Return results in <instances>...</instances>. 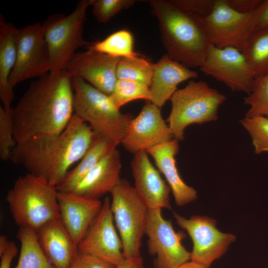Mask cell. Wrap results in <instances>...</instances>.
Segmentation results:
<instances>
[{
	"instance_id": "obj_11",
	"label": "cell",
	"mask_w": 268,
	"mask_h": 268,
	"mask_svg": "<svg viewBox=\"0 0 268 268\" xmlns=\"http://www.w3.org/2000/svg\"><path fill=\"white\" fill-rule=\"evenodd\" d=\"M178 225L185 230L192 239L193 246L190 261L207 268L221 257L233 242L235 236L220 232L214 219L202 216L195 215L189 219L174 212Z\"/></svg>"
},
{
	"instance_id": "obj_5",
	"label": "cell",
	"mask_w": 268,
	"mask_h": 268,
	"mask_svg": "<svg viewBox=\"0 0 268 268\" xmlns=\"http://www.w3.org/2000/svg\"><path fill=\"white\" fill-rule=\"evenodd\" d=\"M74 114L87 123L96 135L105 137L117 146L121 143L130 113H122L109 95L100 91L80 77L71 76Z\"/></svg>"
},
{
	"instance_id": "obj_3",
	"label": "cell",
	"mask_w": 268,
	"mask_h": 268,
	"mask_svg": "<svg viewBox=\"0 0 268 268\" xmlns=\"http://www.w3.org/2000/svg\"><path fill=\"white\" fill-rule=\"evenodd\" d=\"M167 55L187 67H200L212 43L204 17L183 11L167 0H150Z\"/></svg>"
},
{
	"instance_id": "obj_8",
	"label": "cell",
	"mask_w": 268,
	"mask_h": 268,
	"mask_svg": "<svg viewBox=\"0 0 268 268\" xmlns=\"http://www.w3.org/2000/svg\"><path fill=\"white\" fill-rule=\"evenodd\" d=\"M110 193L111 209L124 257L126 259L139 257L148 208L126 180L121 179Z\"/></svg>"
},
{
	"instance_id": "obj_37",
	"label": "cell",
	"mask_w": 268,
	"mask_h": 268,
	"mask_svg": "<svg viewBox=\"0 0 268 268\" xmlns=\"http://www.w3.org/2000/svg\"><path fill=\"white\" fill-rule=\"evenodd\" d=\"M234 10L244 13H251L260 4L261 0H225Z\"/></svg>"
},
{
	"instance_id": "obj_33",
	"label": "cell",
	"mask_w": 268,
	"mask_h": 268,
	"mask_svg": "<svg viewBox=\"0 0 268 268\" xmlns=\"http://www.w3.org/2000/svg\"><path fill=\"white\" fill-rule=\"evenodd\" d=\"M134 0H91L92 13L100 23H105L123 9L135 3Z\"/></svg>"
},
{
	"instance_id": "obj_16",
	"label": "cell",
	"mask_w": 268,
	"mask_h": 268,
	"mask_svg": "<svg viewBox=\"0 0 268 268\" xmlns=\"http://www.w3.org/2000/svg\"><path fill=\"white\" fill-rule=\"evenodd\" d=\"M121 59L88 49L76 53L66 70L71 76L80 77L110 95L118 80L117 68Z\"/></svg>"
},
{
	"instance_id": "obj_19",
	"label": "cell",
	"mask_w": 268,
	"mask_h": 268,
	"mask_svg": "<svg viewBox=\"0 0 268 268\" xmlns=\"http://www.w3.org/2000/svg\"><path fill=\"white\" fill-rule=\"evenodd\" d=\"M39 243L56 268H70L79 251L60 218L50 221L36 231Z\"/></svg>"
},
{
	"instance_id": "obj_18",
	"label": "cell",
	"mask_w": 268,
	"mask_h": 268,
	"mask_svg": "<svg viewBox=\"0 0 268 268\" xmlns=\"http://www.w3.org/2000/svg\"><path fill=\"white\" fill-rule=\"evenodd\" d=\"M60 218L78 245L99 213L103 202L73 192L58 191Z\"/></svg>"
},
{
	"instance_id": "obj_27",
	"label": "cell",
	"mask_w": 268,
	"mask_h": 268,
	"mask_svg": "<svg viewBox=\"0 0 268 268\" xmlns=\"http://www.w3.org/2000/svg\"><path fill=\"white\" fill-rule=\"evenodd\" d=\"M88 49L121 58H132L140 55L134 51V36L127 29H121L101 41L91 43Z\"/></svg>"
},
{
	"instance_id": "obj_35",
	"label": "cell",
	"mask_w": 268,
	"mask_h": 268,
	"mask_svg": "<svg viewBox=\"0 0 268 268\" xmlns=\"http://www.w3.org/2000/svg\"><path fill=\"white\" fill-rule=\"evenodd\" d=\"M70 268H116V266L94 256L79 252Z\"/></svg>"
},
{
	"instance_id": "obj_40",
	"label": "cell",
	"mask_w": 268,
	"mask_h": 268,
	"mask_svg": "<svg viewBox=\"0 0 268 268\" xmlns=\"http://www.w3.org/2000/svg\"><path fill=\"white\" fill-rule=\"evenodd\" d=\"M178 268H207L206 267L196 263L195 262L189 261L184 264Z\"/></svg>"
},
{
	"instance_id": "obj_30",
	"label": "cell",
	"mask_w": 268,
	"mask_h": 268,
	"mask_svg": "<svg viewBox=\"0 0 268 268\" xmlns=\"http://www.w3.org/2000/svg\"><path fill=\"white\" fill-rule=\"evenodd\" d=\"M244 103L250 106L246 117L263 116L268 118V74L255 77Z\"/></svg>"
},
{
	"instance_id": "obj_14",
	"label": "cell",
	"mask_w": 268,
	"mask_h": 268,
	"mask_svg": "<svg viewBox=\"0 0 268 268\" xmlns=\"http://www.w3.org/2000/svg\"><path fill=\"white\" fill-rule=\"evenodd\" d=\"M205 74L223 82L232 91L250 93L255 76L243 53L233 47H210L200 67Z\"/></svg>"
},
{
	"instance_id": "obj_7",
	"label": "cell",
	"mask_w": 268,
	"mask_h": 268,
	"mask_svg": "<svg viewBox=\"0 0 268 268\" xmlns=\"http://www.w3.org/2000/svg\"><path fill=\"white\" fill-rule=\"evenodd\" d=\"M91 4V0H81L68 15L52 14L42 24L49 49L51 72L66 70L75 51L91 44L83 36L87 9Z\"/></svg>"
},
{
	"instance_id": "obj_15",
	"label": "cell",
	"mask_w": 268,
	"mask_h": 268,
	"mask_svg": "<svg viewBox=\"0 0 268 268\" xmlns=\"http://www.w3.org/2000/svg\"><path fill=\"white\" fill-rule=\"evenodd\" d=\"M173 136L160 108L147 101L137 117L131 120L122 141L124 147L135 154L169 141Z\"/></svg>"
},
{
	"instance_id": "obj_31",
	"label": "cell",
	"mask_w": 268,
	"mask_h": 268,
	"mask_svg": "<svg viewBox=\"0 0 268 268\" xmlns=\"http://www.w3.org/2000/svg\"><path fill=\"white\" fill-rule=\"evenodd\" d=\"M252 139L255 152L268 151V118L263 116L245 118L240 121Z\"/></svg>"
},
{
	"instance_id": "obj_2",
	"label": "cell",
	"mask_w": 268,
	"mask_h": 268,
	"mask_svg": "<svg viewBox=\"0 0 268 268\" xmlns=\"http://www.w3.org/2000/svg\"><path fill=\"white\" fill-rule=\"evenodd\" d=\"M95 135L87 123L73 114L60 134L16 144L10 160L28 173L43 177L56 187L69 168L82 158Z\"/></svg>"
},
{
	"instance_id": "obj_4",
	"label": "cell",
	"mask_w": 268,
	"mask_h": 268,
	"mask_svg": "<svg viewBox=\"0 0 268 268\" xmlns=\"http://www.w3.org/2000/svg\"><path fill=\"white\" fill-rule=\"evenodd\" d=\"M56 187L31 174L19 177L5 200L19 228L36 231L47 222L60 218Z\"/></svg>"
},
{
	"instance_id": "obj_12",
	"label": "cell",
	"mask_w": 268,
	"mask_h": 268,
	"mask_svg": "<svg viewBox=\"0 0 268 268\" xmlns=\"http://www.w3.org/2000/svg\"><path fill=\"white\" fill-rule=\"evenodd\" d=\"M114 221L111 200L106 197L100 211L77 245L79 252L94 256L116 267L121 264L125 259L123 244Z\"/></svg>"
},
{
	"instance_id": "obj_6",
	"label": "cell",
	"mask_w": 268,
	"mask_h": 268,
	"mask_svg": "<svg viewBox=\"0 0 268 268\" xmlns=\"http://www.w3.org/2000/svg\"><path fill=\"white\" fill-rule=\"evenodd\" d=\"M225 99L203 80L190 81L177 89L170 99L172 108L167 120L173 137L183 140L185 129L190 125L217 120L219 107Z\"/></svg>"
},
{
	"instance_id": "obj_17",
	"label": "cell",
	"mask_w": 268,
	"mask_h": 268,
	"mask_svg": "<svg viewBox=\"0 0 268 268\" xmlns=\"http://www.w3.org/2000/svg\"><path fill=\"white\" fill-rule=\"evenodd\" d=\"M134 188L148 209H171V189L151 162L148 154L141 151L134 154L131 162Z\"/></svg>"
},
{
	"instance_id": "obj_34",
	"label": "cell",
	"mask_w": 268,
	"mask_h": 268,
	"mask_svg": "<svg viewBox=\"0 0 268 268\" xmlns=\"http://www.w3.org/2000/svg\"><path fill=\"white\" fill-rule=\"evenodd\" d=\"M216 0H169L178 8L205 17L212 11Z\"/></svg>"
},
{
	"instance_id": "obj_10",
	"label": "cell",
	"mask_w": 268,
	"mask_h": 268,
	"mask_svg": "<svg viewBox=\"0 0 268 268\" xmlns=\"http://www.w3.org/2000/svg\"><path fill=\"white\" fill-rule=\"evenodd\" d=\"M16 47V62L9 79L11 87L50 72L49 52L43 24L37 22L18 29Z\"/></svg>"
},
{
	"instance_id": "obj_24",
	"label": "cell",
	"mask_w": 268,
	"mask_h": 268,
	"mask_svg": "<svg viewBox=\"0 0 268 268\" xmlns=\"http://www.w3.org/2000/svg\"><path fill=\"white\" fill-rule=\"evenodd\" d=\"M117 145L109 139L96 135L78 164L69 170L56 186L58 192H71L82 179Z\"/></svg>"
},
{
	"instance_id": "obj_23",
	"label": "cell",
	"mask_w": 268,
	"mask_h": 268,
	"mask_svg": "<svg viewBox=\"0 0 268 268\" xmlns=\"http://www.w3.org/2000/svg\"><path fill=\"white\" fill-rule=\"evenodd\" d=\"M18 29L0 14V99L5 110L12 108L11 105L14 98L13 88L10 85L9 79L16 59Z\"/></svg>"
},
{
	"instance_id": "obj_9",
	"label": "cell",
	"mask_w": 268,
	"mask_h": 268,
	"mask_svg": "<svg viewBox=\"0 0 268 268\" xmlns=\"http://www.w3.org/2000/svg\"><path fill=\"white\" fill-rule=\"evenodd\" d=\"M145 234L155 268H178L190 261L191 253L182 244L185 232L174 230L171 221L163 217L162 209H148Z\"/></svg>"
},
{
	"instance_id": "obj_41",
	"label": "cell",
	"mask_w": 268,
	"mask_h": 268,
	"mask_svg": "<svg viewBox=\"0 0 268 268\" xmlns=\"http://www.w3.org/2000/svg\"><path fill=\"white\" fill-rule=\"evenodd\" d=\"M9 241L6 236L1 235L0 236V254H1L7 247Z\"/></svg>"
},
{
	"instance_id": "obj_21",
	"label": "cell",
	"mask_w": 268,
	"mask_h": 268,
	"mask_svg": "<svg viewBox=\"0 0 268 268\" xmlns=\"http://www.w3.org/2000/svg\"><path fill=\"white\" fill-rule=\"evenodd\" d=\"M198 73L171 59L167 54L154 64L151 83L149 87L150 102L161 108L170 99L181 82L197 78Z\"/></svg>"
},
{
	"instance_id": "obj_26",
	"label": "cell",
	"mask_w": 268,
	"mask_h": 268,
	"mask_svg": "<svg viewBox=\"0 0 268 268\" xmlns=\"http://www.w3.org/2000/svg\"><path fill=\"white\" fill-rule=\"evenodd\" d=\"M242 53L255 77L268 74V28L253 32Z\"/></svg>"
},
{
	"instance_id": "obj_38",
	"label": "cell",
	"mask_w": 268,
	"mask_h": 268,
	"mask_svg": "<svg viewBox=\"0 0 268 268\" xmlns=\"http://www.w3.org/2000/svg\"><path fill=\"white\" fill-rule=\"evenodd\" d=\"M17 253L18 249L15 243L9 241L6 248L0 254V268H10L12 261L16 256Z\"/></svg>"
},
{
	"instance_id": "obj_36",
	"label": "cell",
	"mask_w": 268,
	"mask_h": 268,
	"mask_svg": "<svg viewBox=\"0 0 268 268\" xmlns=\"http://www.w3.org/2000/svg\"><path fill=\"white\" fill-rule=\"evenodd\" d=\"M253 32L268 28V0H262L252 12Z\"/></svg>"
},
{
	"instance_id": "obj_13",
	"label": "cell",
	"mask_w": 268,
	"mask_h": 268,
	"mask_svg": "<svg viewBox=\"0 0 268 268\" xmlns=\"http://www.w3.org/2000/svg\"><path fill=\"white\" fill-rule=\"evenodd\" d=\"M252 12L241 13L229 6L225 0H216L211 13L204 17L212 44L218 48L233 47L242 52L253 32Z\"/></svg>"
},
{
	"instance_id": "obj_20",
	"label": "cell",
	"mask_w": 268,
	"mask_h": 268,
	"mask_svg": "<svg viewBox=\"0 0 268 268\" xmlns=\"http://www.w3.org/2000/svg\"><path fill=\"white\" fill-rule=\"evenodd\" d=\"M179 149V140L173 138L148 149L146 152L154 159L158 170L169 185L176 204L183 206L197 198V192L181 177L176 166L175 156Z\"/></svg>"
},
{
	"instance_id": "obj_25",
	"label": "cell",
	"mask_w": 268,
	"mask_h": 268,
	"mask_svg": "<svg viewBox=\"0 0 268 268\" xmlns=\"http://www.w3.org/2000/svg\"><path fill=\"white\" fill-rule=\"evenodd\" d=\"M16 237L19 241L20 249L15 268H56L43 250L35 231L19 228Z\"/></svg>"
},
{
	"instance_id": "obj_22",
	"label": "cell",
	"mask_w": 268,
	"mask_h": 268,
	"mask_svg": "<svg viewBox=\"0 0 268 268\" xmlns=\"http://www.w3.org/2000/svg\"><path fill=\"white\" fill-rule=\"evenodd\" d=\"M122 162L115 149L92 169L71 192L89 198L98 199L111 193L120 180Z\"/></svg>"
},
{
	"instance_id": "obj_32",
	"label": "cell",
	"mask_w": 268,
	"mask_h": 268,
	"mask_svg": "<svg viewBox=\"0 0 268 268\" xmlns=\"http://www.w3.org/2000/svg\"><path fill=\"white\" fill-rule=\"evenodd\" d=\"M12 108L5 110L0 106V159L2 161L10 159L16 145L13 136Z\"/></svg>"
},
{
	"instance_id": "obj_1",
	"label": "cell",
	"mask_w": 268,
	"mask_h": 268,
	"mask_svg": "<svg viewBox=\"0 0 268 268\" xmlns=\"http://www.w3.org/2000/svg\"><path fill=\"white\" fill-rule=\"evenodd\" d=\"M73 114V91L68 72H50L38 77L12 108L16 144L60 134Z\"/></svg>"
},
{
	"instance_id": "obj_28",
	"label": "cell",
	"mask_w": 268,
	"mask_h": 268,
	"mask_svg": "<svg viewBox=\"0 0 268 268\" xmlns=\"http://www.w3.org/2000/svg\"><path fill=\"white\" fill-rule=\"evenodd\" d=\"M154 64L148 59L141 57L123 58L117 68L118 79H127L142 82L150 87Z\"/></svg>"
},
{
	"instance_id": "obj_39",
	"label": "cell",
	"mask_w": 268,
	"mask_h": 268,
	"mask_svg": "<svg viewBox=\"0 0 268 268\" xmlns=\"http://www.w3.org/2000/svg\"><path fill=\"white\" fill-rule=\"evenodd\" d=\"M116 268H145L142 257L125 259Z\"/></svg>"
},
{
	"instance_id": "obj_29",
	"label": "cell",
	"mask_w": 268,
	"mask_h": 268,
	"mask_svg": "<svg viewBox=\"0 0 268 268\" xmlns=\"http://www.w3.org/2000/svg\"><path fill=\"white\" fill-rule=\"evenodd\" d=\"M109 96L119 110L132 101L144 99L150 101L151 98L148 85L139 81L127 79H118Z\"/></svg>"
}]
</instances>
